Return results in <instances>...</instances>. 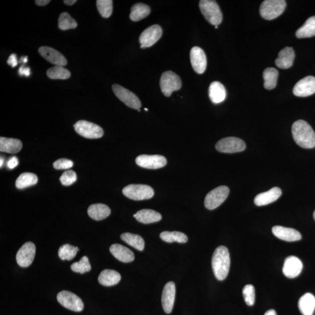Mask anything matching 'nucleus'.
<instances>
[{"mask_svg": "<svg viewBox=\"0 0 315 315\" xmlns=\"http://www.w3.org/2000/svg\"><path fill=\"white\" fill-rule=\"evenodd\" d=\"M58 26L60 30L67 31L77 27L76 20L69 13L64 12L60 14L58 20Z\"/></svg>", "mask_w": 315, "mask_h": 315, "instance_id": "obj_37", "label": "nucleus"}, {"mask_svg": "<svg viewBox=\"0 0 315 315\" xmlns=\"http://www.w3.org/2000/svg\"><path fill=\"white\" fill-rule=\"evenodd\" d=\"M281 195V190L279 188L274 187L267 192L257 195L254 200V202L257 206L268 205L276 201L278 198H280Z\"/></svg>", "mask_w": 315, "mask_h": 315, "instance_id": "obj_21", "label": "nucleus"}, {"mask_svg": "<svg viewBox=\"0 0 315 315\" xmlns=\"http://www.w3.org/2000/svg\"><path fill=\"white\" fill-rule=\"evenodd\" d=\"M293 93L299 97H306L315 93V77L307 76L299 80L293 89Z\"/></svg>", "mask_w": 315, "mask_h": 315, "instance_id": "obj_15", "label": "nucleus"}, {"mask_svg": "<svg viewBox=\"0 0 315 315\" xmlns=\"http://www.w3.org/2000/svg\"><path fill=\"white\" fill-rule=\"evenodd\" d=\"M217 151L223 153H235L244 151L246 144L241 138L234 137L221 139L216 145Z\"/></svg>", "mask_w": 315, "mask_h": 315, "instance_id": "obj_10", "label": "nucleus"}, {"mask_svg": "<svg viewBox=\"0 0 315 315\" xmlns=\"http://www.w3.org/2000/svg\"><path fill=\"white\" fill-rule=\"evenodd\" d=\"M145 111H148V109H145Z\"/></svg>", "mask_w": 315, "mask_h": 315, "instance_id": "obj_53", "label": "nucleus"}, {"mask_svg": "<svg viewBox=\"0 0 315 315\" xmlns=\"http://www.w3.org/2000/svg\"><path fill=\"white\" fill-rule=\"evenodd\" d=\"M120 280V274L115 270L110 269L103 270L98 277L99 283L106 287L116 285Z\"/></svg>", "mask_w": 315, "mask_h": 315, "instance_id": "obj_28", "label": "nucleus"}, {"mask_svg": "<svg viewBox=\"0 0 315 315\" xmlns=\"http://www.w3.org/2000/svg\"><path fill=\"white\" fill-rule=\"evenodd\" d=\"M1 165H0V166H1V167H2L3 165L4 164V160L2 159V158H1Z\"/></svg>", "mask_w": 315, "mask_h": 315, "instance_id": "obj_51", "label": "nucleus"}, {"mask_svg": "<svg viewBox=\"0 0 315 315\" xmlns=\"http://www.w3.org/2000/svg\"><path fill=\"white\" fill-rule=\"evenodd\" d=\"M294 59L295 52L293 48L286 47L279 52L275 64L280 69H287L293 65Z\"/></svg>", "mask_w": 315, "mask_h": 315, "instance_id": "obj_23", "label": "nucleus"}, {"mask_svg": "<svg viewBox=\"0 0 315 315\" xmlns=\"http://www.w3.org/2000/svg\"><path fill=\"white\" fill-rule=\"evenodd\" d=\"M315 36V16L311 17L296 32L299 39L311 38Z\"/></svg>", "mask_w": 315, "mask_h": 315, "instance_id": "obj_30", "label": "nucleus"}, {"mask_svg": "<svg viewBox=\"0 0 315 315\" xmlns=\"http://www.w3.org/2000/svg\"><path fill=\"white\" fill-rule=\"evenodd\" d=\"M272 232L278 239L287 242H295L301 239V234L298 231L291 228L282 226H274Z\"/></svg>", "mask_w": 315, "mask_h": 315, "instance_id": "obj_20", "label": "nucleus"}, {"mask_svg": "<svg viewBox=\"0 0 315 315\" xmlns=\"http://www.w3.org/2000/svg\"><path fill=\"white\" fill-rule=\"evenodd\" d=\"M96 6L101 16L105 19L109 18L113 12V1L112 0H97Z\"/></svg>", "mask_w": 315, "mask_h": 315, "instance_id": "obj_39", "label": "nucleus"}, {"mask_svg": "<svg viewBox=\"0 0 315 315\" xmlns=\"http://www.w3.org/2000/svg\"><path fill=\"white\" fill-rule=\"evenodd\" d=\"M110 252L116 259L121 262L129 263L134 260V253L120 244H113L110 247Z\"/></svg>", "mask_w": 315, "mask_h": 315, "instance_id": "obj_22", "label": "nucleus"}, {"mask_svg": "<svg viewBox=\"0 0 315 315\" xmlns=\"http://www.w3.org/2000/svg\"><path fill=\"white\" fill-rule=\"evenodd\" d=\"M243 298L248 306H253L255 302V289L252 285L245 286L242 291Z\"/></svg>", "mask_w": 315, "mask_h": 315, "instance_id": "obj_41", "label": "nucleus"}, {"mask_svg": "<svg viewBox=\"0 0 315 315\" xmlns=\"http://www.w3.org/2000/svg\"><path fill=\"white\" fill-rule=\"evenodd\" d=\"M182 81L180 76L173 71H168L164 73L160 80V87L164 95L169 97L173 92L180 89Z\"/></svg>", "mask_w": 315, "mask_h": 315, "instance_id": "obj_6", "label": "nucleus"}, {"mask_svg": "<svg viewBox=\"0 0 315 315\" xmlns=\"http://www.w3.org/2000/svg\"><path fill=\"white\" fill-rule=\"evenodd\" d=\"M230 189L225 186H221L212 190L207 195L205 200L206 208L212 210L217 208L227 199Z\"/></svg>", "mask_w": 315, "mask_h": 315, "instance_id": "obj_7", "label": "nucleus"}, {"mask_svg": "<svg viewBox=\"0 0 315 315\" xmlns=\"http://www.w3.org/2000/svg\"><path fill=\"white\" fill-rule=\"evenodd\" d=\"M19 72L20 76H24L26 77H29L31 75V69L30 68L26 67L23 66L20 68Z\"/></svg>", "mask_w": 315, "mask_h": 315, "instance_id": "obj_46", "label": "nucleus"}, {"mask_svg": "<svg viewBox=\"0 0 315 315\" xmlns=\"http://www.w3.org/2000/svg\"><path fill=\"white\" fill-rule=\"evenodd\" d=\"M123 195L127 198L139 201L151 199L154 195L151 187L145 185L131 184L123 189Z\"/></svg>", "mask_w": 315, "mask_h": 315, "instance_id": "obj_5", "label": "nucleus"}, {"mask_svg": "<svg viewBox=\"0 0 315 315\" xmlns=\"http://www.w3.org/2000/svg\"><path fill=\"white\" fill-rule=\"evenodd\" d=\"M51 2L50 0H36L35 3L38 6H45Z\"/></svg>", "mask_w": 315, "mask_h": 315, "instance_id": "obj_47", "label": "nucleus"}, {"mask_svg": "<svg viewBox=\"0 0 315 315\" xmlns=\"http://www.w3.org/2000/svg\"><path fill=\"white\" fill-rule=\"evenodd\" d=\"M163 30L159 25H153L143 31L139 38L141 48L151 47L162 37Z\"/></svg>", "mask_w": 315, "mask_h": 315, "instance_id": "obj_13", "label": "nucleus"}, {"mask_svg": "<svg viewBox=\"0 0 315 315\" xmlns=\"http://www.w3.org/2000/svg\"><path fill=\"white\" fill-rule=\"evenodd\" d=\"M75 130L85 138L95 139L101 138L103 135L102 128L98 125L86 120H80L74 125Z\"/></svg>", "mask_w": 315, "mask_h": 315, "instance_id": "obj_8", "label": "nucleus"}, {"mask_svg": "<svg viewBox=\"0 0 315 315\" xmlns=\"http://www.w3.org/2000/svg\"><path fill=\"white\" fill-rule=\"evenodd\" d=\"M28 62V57L25 56L21 57L20 59V62L23 63H27Z\"/></svg>", "mask_w": 315, "mask_h": 315, "instance_id": "obj_50", "label": "nucleus"}, {"mask_svg": "<svg viewBox=\"0 0 315 315\" xmlns=\"http://www.w3.org/2000/svg\"><path fill=\"white\" fill-rule=\"evenodd\" d=\"M175 296H176V287L174 282H168L165 285L162 295V304L164 312L170 313L173 311Z\"/></svg>", "mask_w": 315, "mask_h": 315, "instance_id": "obj_19", "label": "nucleus"}, {"mask_svg": "<svg viewBox=\"0 0 315 315\" xmlns=\"http://www.w3.org/2000/svg\"><path fill=\"white\" fill-rule=\"evenodd\" d=\"M120 238L128 245L139 250V251H142L144 249L145 242L141 236L126 232V233L121 234Z\"/></svg>", "mask_w": 315, "mask_h": 315, "instance_id": "obj_32", "label": "nucleus"}, {"mask_svg": "<svg viewBox=\"0 0 315 315\" xmlns=\"http://www.w3.org/2000/svg\"><path fill=\"white\" fill-rule=\"evenodd\" d=\"M73 166L72 161L67 159H60L55 161L53 167L56 170H69Z\"/></svg>", "mask_w": 315, "mask_h": 315, "instance_id": "obj_43", "label": "nucleus"}, {"mask_svg": "<svg viewBox=\"0 0 315 315\" xmlns=\"http://www.w3.org/2000/svg\"><path fill=\"white\" fill-rule=\"evenodd\" d=\"M134 217L139 223L147 224L156 223L162 219V216L156 211L150 209H143L134 214Z\"/></svg>", "mask_w": 315, "mask_h": 315, "instance_id": "obj_25", "label": "nucleus"}, {"mask_svg": "<svg viewBox=\"0 0 315 315\" xmlns=\"http://www.w3.org/2000/svg\"><path fill=\"white\" fill-rule=\"evenodd\" d=\"M77 2L76 0H64V3L68 6H73Z\"/></svg>", "mask_w": 315, "mask_h": 315, "instance_id": "obj_48", "label": "nucleus"}, {"mask_svg": "<svg viewBox=\"0 0 315 315\" xmlns=\"http://www.w3.org/2000/svg\"><path fill=\"white\" fill-rule=\"evenodd\" d=\"M19 164V161L16 156L11 157L7 162V168L10 170H13L18 166Z\"/></svg>", "mask_w": 315, "mask_h": 315, "instance_id": "obj_44", "label": "nucleus"}, {"mask_svg": "<svg viewBox=\"0 0 315 315\" xmlns=\"http://www.w3.org/2000/svg\"><path fill=\"white\" fill-rule=\"evenodd\" d=\"M211 263L214 274L217 280H224L230 271L231 264L230 253L226 247L218 246L215 250Z\"/></svg>", "mask_w": 315, "mask_h": 315, "instance_id": "obj_2", "label": "nucleus"}, {"mask_svg": "<svg viewBox=\"0 0 315 315\" xmlns=\"http://www.w3.org/2000/svg\"><path fill=\"white\" fill-rule=\"evenodd\" d=\"M77 179V174L73 171H67L64 172L60 178L61 183L64 186H70L76 182Z\"/></svg>", "mask_w": 315, "mask_h": 315, "instance_id": "obj_42", "label": "nucleus"}, {"mask_svg": "<svg viewBox=\"0 0 315 315\" xmlns=\"http://www.w3.org/2000/svg\"><path fill=\"white\" fill-rule=\"evenodd\" d=\"M111 213L109 207L103 204H94L89 207V216L96 221H101L109 217Z\"/></svg>", "mask_w": 315, "mask_h": 315, "instance_id": "obj_26", "label": "nucleus"}, {"mask_svg": "<svg viewBox=\"0 0 315 315\" xmlns=\"http://www.w3.org/2000/svg\"><path fill=\"white\" fill-rule=\"evenodd\" d=\"M209 92L211 101L215 104L223 102L226 98V89L220 82H213L210 85Z\"/></svg>", "mask_w": 315, "mask_h": 315, "instance_id": "obj_24", "label": "nucleus"}, {"mask_svg": "<svg viewBox=\"0 0 315 315\" xmlns=\"http://www.w3.org/2000/svg\"><path fill=\"white\" fill-rule=\"evenodd\" d=\"M215 28H216V29L218 28V26L215 27Z\"/></svg>", "mask_w": 315, "mask_h": 315, "instance_id": "obj_54", "label": "nucleus"}, {"mask_svg": "<svg viewBox=\"0 0 315 315\" xmlns=\"http://www.w3.org/2000/svg\"><path fill=\"white\" fill-rule=\"evenodd\" d=\"M22 147V142L19 139L0 138V151L1 152L16 153L20 152Z\"/></svg>", "mask_w": 315, "mask_h": 315, "instance_id": "obj_29", "label": "nucleus"}, {"mask_svg": "<svg viewBox=\"0 0 315 315\" xmlns=\"http://www.w3.org/2000/svg\"><path fill=\"white\" fill-rule=\"evenodd\" d=\"M313 218H314V220H315V210L313 213Z\"/></svg>", "mask_w": 315, "mask_h": 315, "instance_id": "obj_52", "label": "nucleus"}, {"mask_svg": "<svg viewBox=\"0 0 315 315\" xmlns=\"http://www.w3.org/2000/svg\"><path fill=\"white\" fill-rule=\"evenodd\" d=\"M151 10L148 6L142 3L135 4L131 7L130 19L132 21H140L149 15Z\"/></svg>", "mask_w": 315, "mask_h": 315, "instance_id": "obj_31", "label": "nucleus"}, {"mask_svg": "<svg viewBox=\"0 0 315 315\" xmlns=\"http://www.w3.org/2000/svg\"><path fill=\"white\" fill-rule=\"evenodd\" d=\"M36 246L34 243L28 242L21 246L16 255L18 264L21 267H28L34 262Z\"/></svg>", "mask_w": 315, "mask_h": 315, "instance_id": "obj_12", "label": "nucleus"}, {"mask_svg": "<svg viewBox=\"0 0 315 315\" xmlns=\"http://www.w3.org/2000/svg\"><path fill=\"white\" fill-rule=\"evenodd\" d=\"M71 270L76 273L84 274L91 270V266L87 256H83L78 262H75L71 266Z\"/></svg>", "mask_w": 315, "mask_h": 315, "instance_id": "obj_40", "label": "nucleus"}, {"mask_svg": "<svg viewBox=\"0 0 315 315\" xmlns=\"http://www.w3.org/2000/svg\"><path fill=\"white\" fill-rule=\"evenodd\" d=\"M112 89L117 97L127 106L137 110L141 107L140 101L134 93L118 84H114Z\"/></svg>", "mask_w": 315, "mask_h": 315, "instance_id": "obj_11", "label": "nucleus"}, {"mask_svg": "<svg viewBox=\"0 0 315 315\" xmlns=\"http://www.w3.org/2000/svg\"><path fill=\"white\" fill-rule=\"evenodd\" d=\"M57 299L61 305L74 312H81L84 309L83 302L80 297L73 292L61 291L57 294Z\"/></svg>", "mask_w": 315, "mask_h": 315, "instance_id": "obj_9", "label": "nucleus"}, {"mask_svg": "<svg viewBox=\"0 0 315 315\" xmlns=\"http://www.w3.org/2000/svg\"><path fill=\"white\" fill-rule=\"evenodd\" d=\"M38 178L34 174L24 173L20 175L16 182V187L19 189H23L38 183Z\"/></svg>", "mask_w": 315, "mask_h": 315, "instance_id": "obj_34", "label": "nucleus"}, {"mask_svg": "<svg viewBox=\"0 0 315 315\" xmlns=\"http://www.w3.org/2000/svg\"><path fill=\"white\" fill-rule=\"evenodd\" d=\"M47 76L53 80H67L70 77L71 73L64 67L55 66L47 71Z\"/></svg>", "mask_w": 315, "mask_h": 315, "instance_id": "obj_36", "label": "nucleus"}, {"mask_svg": "<svg viewBox=\"0 0 315 315\" xmlns=\"http://www.w3.org/2000/svg\"><path fill=\"white\" fill-rule=\"evenodd\" d=\"M190 56L193 70L200 74L205 73L207 67V57L203 50L195 46L191 49Z\"/></svg>", "mask_w": 315, "mask_h": 315, "instance_id": "obj_16", "label": "nucleus"}, {"mask_svg": "<svg viewBox=\"0 0 315 315\" xmlns=\"http://www.w3.org/2000/svg\"><path fill=\"white\" fill-rule=\"evenodd\" d=\"M135 163L139 167L146 169L156 170L166 166L167 161L162 155H141L137 157Z\"/></svg>", "mask_w": 315, "mask_h": 315, "instance_id": "obj_14", "label": "nucleus"}, {"mask_svg": "<svg viewBox=\"0 0 315 315\" xmlns=\"http://www.w3.org/2000/svg\"><path fill=\"white\" fill-rule=\"evenodd\" d=\"M302 268L301 261L296 256H291L285 259L282 272L287 278H294L301 273Z\"/></svg>", "mask_w": 315, "mask_h": 315, "instance_id": "obj_17", "label": "nucleus"}, {"mask_svg": "<svg viewBox=\"0 0 315 315\" xmlns=\"http://www.w3.org/2000/svg\"><path fill=\"white\" fill-rule=\"evenodd\" d=\"M79 250L78 247L70 244H65L61 246L59 249L58 255L62 260H73Z\"/></svg>", "mask_w": 315, "mask_h": 315, "instance_id": "obj_38", "label": "nucleus"}, {"mask_svg": "<svg viewBox=\"0 0 315 315\" xmlns=\"http://www.w3.org/2000/svg\"><path fill=\"white\" fill-rule=\"evenodd\" d=\"M293 139L300 147L313 148L315 146V132L312 127L303 120L293 123L292 126Z\"/></svg>", "mask_w": 315, "mask_h": 315, "instance_id": "obj_1", "label": "nucleus"}, {"mask_svg": "<svg viewBox=\"0 0 315 315\" xmlns=\"http://www.w3.org/2000/svg\"><path fill=\"white\" fill-rule=\"evenodd\" d=\"M160 238L164 242L168 243H186L188 241L187 235L183 232L178 231H164L160 234Z\"/></svg>", "mask_w": 315, "mask_h": 315, "instance_id": "obj_35", "label": "nucleus"}, {"mask_svg": "<svg viewBox=\"0 0 315 315\" xmlns=\"http://www.w3.org/2000/svg\"><path fill=\"white\" fill-rule=\"evenodd\" d=\"M7 63L9 65L12 66L13 68L16 67L18 65L17 56L16 54H12L9 57Z\"/></svg>", "mask_w": 315, "mask_h": 315, "instance_id": "obj_45", "label": "nucleus"}, {"mask_svg": "<svg viewBox=\"0 0 315 315\" xmlns=\"http://www.w3.org/2000/svg\"><path fill=\"white\" fill-rule=\"evenodd\" d=\"M38 51L45 60L55 66L64 67L67 64L66 57L55 49L48 46H42L39 49Z\"/></svg>", "mask_w": 315, "mask_h": 315, "instance_id": "obj_18", "label": "nucleus"}, {"mask_svg": "<svg viewBox=\"0 0 315 315\" xmlns=\"http://www.w3.org/2000/svg\"><path fill=\"white\" fill-rule=\"evenodd\" d=\"M264 87L267 90H271L276 87L278 77V71L274 68L269 67L265 69L263 74Z\"/></svg>", "mask_w": 315, "mask_h": 315, "instance_id": "obj_33", "label": "nucleus"}, {"mask_svg": "<svg viewBox=\"0 0 315 315\" xmlns=\"http://www.w3.org/2000/svg\"><path fill=\"white\" fill-rule=\"evenodd\" d=\"M200 10L205 19L215 27L219 26L223 20V14L216 1L202 0L200 2Z\"/></svg>", "mask_w": 315, "mask_h": 315, "instance_id": "obj_3", "label": "nucleus"}, {"mask_svg": "<svg viewBox=\"0 0 315 315\" xmlns=\"http://www.w3.org/2000/svg\"><path fill=\"white\" fill-rule=\"evenodd\" d=\"M300 312L303 315H312L315 309V297L311 293H306L298 301Z\"/></svg>", "mask_w": 315, "mask_h": 315, "instance_id": "obj_27", "label": "nucleus"}, {"mask_svg": "<svg viewBox=\"0 0 315 315\" xmlns=\"http://www.w3.org/2000/svg\"><path fill=\"white\" fill-rule=\"evenodd\" d=\"M286 2L284 0H266L260 8V14L264 19L273 20L284 12Z\"/></svg>", "mask_w": 315, "mask_h": 315, "instance_id": "obj_4", "label": "nucleus"}, {"mask_svg": "<svg viewBox=\"0 0 315 315\" xmlns=\"http://www.w3.org/2000/svg\"><path fill=\"white\" fill-rule=\"evenodd\" d=\"M264 315H277V313L274 309H270L267 311Z\"/></svg>", "mask_w": 315, "mask_h": 315, "instance_id": "obj_49", "label": "nucleus"}]
</instances>
